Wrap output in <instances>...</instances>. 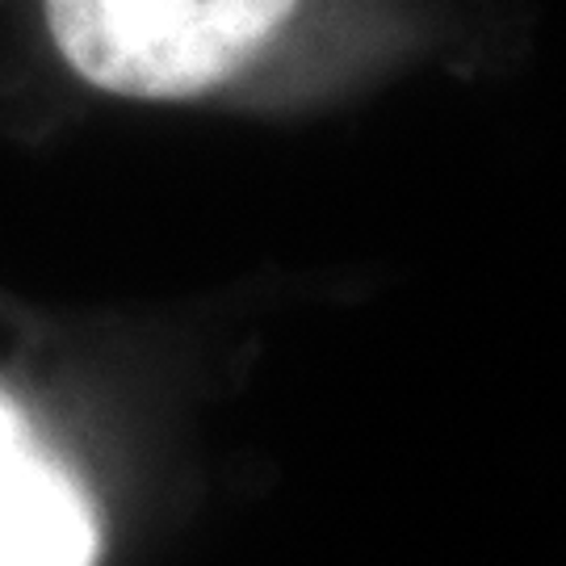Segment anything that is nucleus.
Here are the masks:
<instances>
[{"mask_svg":"<svg viewBox=\"0 0 566 566\" xmlns=\"http://www.w3.org/2000/svg\"><path fill=\"white\" fill-rule=\"evenodd\" d=\"M298 0H46L63 60L97 88L181 102L231 81Z\"/></svg>","mask_w":566,"mask_h":566,"instance_id":"f257e3e1","label":"nucleus"},{"mask_svg":"<svg viewBox=\"0 0 566 566\" xmlns=\"http://www.w3.org/2000/svg\"><path fill=\"white\" fill-rule=\"evenodd\" d=\"M97 512L81 479L0 390V566H93Z\"/></svg>","mask_w":566,"mask_h":566,"instance_id":"f03ea898","label":"nucleus"}]
</instances>
